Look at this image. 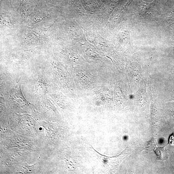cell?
<instances>
[{
    "label": "cell",
    "mask_w": 174,
    "mask_h": 174,
    "mask_svg": "<svg viewBox=\"0 0 174 174\" xmlns=\"http://www.w3.org/2000/svg\"><path fill=\"white\" fill-rule=\"evenodd\" d=\"M10 97L13 101L19 105L25 106L28 104L23 94L21 84L19 83L16 84L13 88Z\"/></svg>",
    "instance_id": "obj_1"
},
{
    "label": "cell",
    "mask_w": 174,
    "mask_h": 174,
    "mask_svg": "<svg viewBox=\"0 0 174 174\" xmlns=\"http://www.w3.org/2000/svg\"><path fill=\"white\" fill-rule=\"evenodd\" d=\"M32 52V51L30 50L12 54L8 58V61L11 65H19L27 58Z\"/></svg>",
    "instance_id": "obj_2"
},
{
    "label": "cell",
    "mask_w": 174,
    "mask_h": 174,
    "mask_svg": "<svg viewBox=\"0 0 174 174\" xmlns=\"http://www.w3.org/2000/svg\"><path fill=\"white\" fill-rule=\"evenodd\" d=\"M48 84L44 80L40 78L37 79L35 84V90L37 95H45L48 91Z\"/></svg>",
    "instance_id": "obj_3"
},
{
    "label": "cell",
    "mask_w": 174,
    "mask_h": 174,
    "mask_svg": "<svg viewBox=\"0 0 174 174\" xmlns=\"http://www.w3.org/2000/svg\"><path fill=\"white\" fill-rule=\"evenodd\" d=\"M157 0L149 3H146L142 1V13L144 15H148L153 11Z\"/></svg>",
    "instance_id": "obj_4"
},
{
    "label": "cell",
    "mask_w": 174,
    "mask_h": 174,
    "mask_svg": "<svg viewBox=\"0 0 174 174\" xmlns=\"http://www.w3.org/2000/svg\"><path fill=\"white\" fill-rule=\"evenodd\" d=\"M169 143L171 145L174 146V133L171 135L170 137Z\"/></svg>",
    "instance_id": "obj_5"
},
{
    "label": "cell",
    "mask_w": 174,
    "mask_h": 174,
    "mask_svg": "<svg viewBox=\"0 0 174 174\" xmlns=\"http://www.w3.org/2000/svg\"><path fill=\"white\" fill-rule=\"evenodd\" d=\"M171 100L174 101V89L173 91V95L172 96Z\"/></svg>",
    "instance_id": "obj_6"
},
{
    "label": "cell",
    "mask_w": 174,
    "mask_h": 174,
    "mask_svg": "<svg viewBox=\"0 0 174 174\" xmlns=\"http://www.w3.org/2000/svg\"><path fill=\"white\" fill-rule=\"evenodd\" d=\"M173 120H174V113H173Z\"/></svg>",
    "instance_id": "obj_7"
}]
</instances>
